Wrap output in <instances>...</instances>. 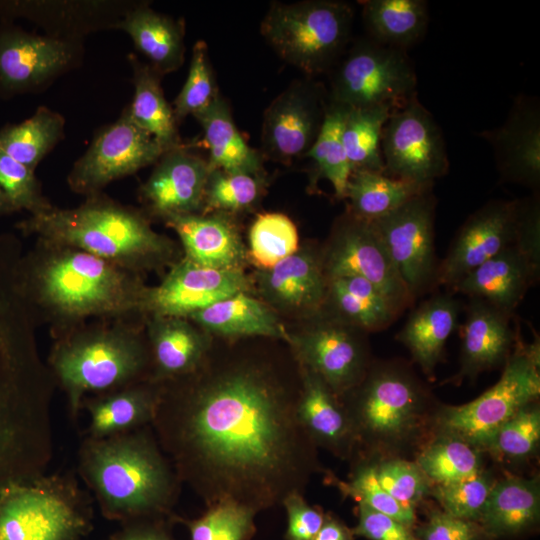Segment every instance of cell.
Instances as JSON below:
<instances>
[{
    "instance_id": "f35d334b",
    "label": "cell",
    "mask_w": 540,
    "mask_h": 540,
    "mask_svg": "<svg viewBox=\"0 0 540 540\" xmlns=\"http://www.w3.org/2000/svg\"><path fill=\"white\" fill-rule=\"evenodd\" d=\"M433 188V183L420 184L386 176L381 172H351L345 199L354 216L377 220L397 209L414 196Z\"/></svg>"
},
{
    "instance_id": "d590c367",
    "label": "cell",
    "mask_w": 540,
    "mask_h": 540,
    "mask_svg": "<svg viewBox=\"0 0 540 540\" xmlns=\"http://www.w3.org/2000/svg\"><path fill=\"white\" fill-rule=\"evenodd\" d=\"M134 94L127 105L131 119L149 133L166 151L182 145L172 105L165 98L161 79L150 65L130 53Z\"/></svg>"
},
{
    "instance_id": "8992f818",
    "label": "cell",
    "mask_w": 540,
    "mask_h": 540,
    "mask_svg": "<svg viewBox=\"0 0 540 540\" xmlns=\"http://www.w3.org/2000/svg\"><path fill=\"white\" fill-rule=\"evenodd\" d=\"M357 448L397 453L416 444L433 424L430 391L400 360L371 362L363 378L339 397Z\"/></svg>"
},
{
    "instance_id": "f546056e",
    "label": "cell",
    "mask_w": 540,
    "mask_h": 540,
    "mask_svg": "<svg viewBox=\"0 0 540 540\" xmlns=\"http://www.w3.org/2000/svg\"><path fill=\"white\" fill-rule=\"evenodd\" d=\"M115 30L129 35L146 62L162 77L177 71L185 60V23L136 0Z\"/></svg>"
},
{
    "instance_id": "6f0895ef",
    "label": "cell",
    "mask_w": 540,
    "mask_h": 540,
    "mask_svg": "<svg viewBox=\"0 0 540 540\" xmlns=\"http://www.w3.org/2000/svg\"><path fill=\"white\" fill-rule=\"evenodd\" d=\"M112 540H172L162 529L155 526H133L125 529Z\"/></svg>"
},
{
    "instance_id": "680465c9",
    "label": "cell",
    "mask_w": 540,
    "mask_h": 540,
    "mask_svg": "<svg viewBox=\"0 0 540 540\" xmlns=\"http://www.w3.org/2000/svg\"><path fill=\"white\" fill-rule=\"evenodd\" d=\"M352 531L339 520L325 516L314 540H352Z\"/></svg>"
},
{
    "instance_id": "ee69618b",
    "label": "cell",
    "mask_w": 540,
    "mask_h": 540,
    "mask_svg": "<svg viewBox=\"0 0 540 540\" xmlns=\"http://www.w3.org/2000/svg\"><path fill=\"white\" fill-rule=\"evenodd\" d=\"M247 255L260 270H266L299 250V235L294 222L285 214H259L248 235Z\"/></svg>"
},
{
    "instance_id": "836d02e7",
    "label": "cell",
    "mask_w": 540,
    "mask_h": 540,
    "mask_svg": "<svg viewBox=\"0 0 540 540\" xmlns=\"http://www.w3.org/2000/svg\"><path fill=\"white\" fill-rule=\"evenodd\" d=\"M540 515V486L536 478L509 477L495 482L478 521L488 538L521 533Z\"/></svg>"
},
{
    "instance_id": "603a6c76",
    "label": "cell",
    "mask_w": 540,
    "mask_h": 540,
    "mask_svg": "<svg viewBox=\"0 0 540 540\" xmlns=\"http://www.w3.org/2000/svg\"><path fill=\"white\" fill-rule=\"evenodd\" d=\"M209 172L207 159L182 144L158 159L139 189V199L147 214L162 221L202 213Z\"/></svg>"
},
{
    "instance_id": "f1b7e54d",
    "label": "cell",
    "mask_w": 540,
    "mask_h": 540,
    "mask_svg": "<svg viewBox=\"0 0 540 540\" xmlns=\"http://www.w3.org/2000/svg\"><path fill=\"white\" fill-rule=\"evenodd\" d=\"M298 366L301 381L298 413L303 427L316 447L342 459L351 457L357 443L341 401L318 375Z\"/></svg>"
},
{
    "instance_id": "816d5d0a",
    "label": "cell",
    "mask_w": 540,
    "mask_h": 540,
    "mask_svg": "<svg viewBox=\"0 0 540 540\" xmlns=\"http://www.w3.org/2000/svg\"><path fill=\"white\" fill-rule=\"evenodd\" d=\"M0 188L18 211L29 215L45 212L53 205L43 195L35 171L0 149Z\"/></svg>"
},
{
    "instance_id": "db71d44e",
    "label": "cell",
    "mask_w": 540,
    "mask_h": 540,
    "mask_svg": "<svg viewBox=\"0 0 540 540\" xmlns=\"http://www.w3.org/2000/svg\"><path fill=\"white\" fill-rule=\"evenodd\" d=\"M287 513L286 540H314L325 516L307 503L302 493L294 492L282 502Z\"/></svg>"
},
{
    "instance_id": "2e32d148",
    "label": "cell",
    "mask_w": 540,
    "mask_h": 540,
    "mask_svg": "<svg viewBox=\"0 0 540 540\" xmlns=\"http://www.w3.org/2000/svg\"><path fill=\"white\" fill-rule=\"evenodd\" d=\"M381 153L383 174L392 178L429 184L449 170L442 131L417 95L390 114L382 131Z\"/></svg>"
},
{
    "instance_id": "6da1fadb",
    "label": "cell",
    "mask_w": 540,
    "mask_h": 540,
    "mask_svg": "<svg viewBox=\"0 0 540 540\" xmlns=\"http://www.w3.org/2000/svg\"><path fill=\"white\" fill-rule=\"evenodd\" d=\"M301 381L235 358L158 383L151 422L180 482L205 502L259 512L302 493L321 471L298 413Z\"/></svg>"
},
{
    "instance_id": "74e56055",
    "label": "cell",
    "mask_w": 540,
    "mask_h": 540,
    "mask_svg": "<svg viewBox=\"0 0 540 540\" xmlns=\"http://www.w3.org/2000/svg\"><path fill=\"white\" fill-rule=\"evenodd\" d=\"M328 303L335 317L366 333L386 329L400 316L372 283L356 276L329 280Z\"/></svg>"
},
{
    "instance_id": "bcb514c9",
    "label": "cell",
    "mask_w": 540,
    "mask_h": 540,
    "mask_svg": "<svg viewBox=\"0 0 540 540\" xmlns=\"http://www.w3.org/2000/svg\"><path fill=\"white\" fill-rule=\"evenodd\" d=\"M540 440V409L532 402L521 408L491 437L483 450L509 461H522L533 455Z\"/></svg>"
},
{
    "instance_id": "60d3db41",
    "label": "cell",
    "mask_w": 540,
    "mask_h": 540,
    "mask_svg": "<svg viewBox=\"0 0 540 540\" xmlns=\"http://www.w3.org/2000/svg\"><path fill=\"white\" fill-rule=\"evenodd\" d=\"M393 110L390 106L347 110L342 129V143L351 172L383 173L381 137L383 127Z\"/></svg>"
},
{
    "instance_id": "1f68e13d",
    "label": "cell",
    "mask_w": 540,
    "mask_h": 540,
    "mask_svg": "<svg viewBox=\"0 0 540 540\" xmlns=\"http://www.w3.org/2000/svg\"><path fill=\"white\" fill-rule=\"evenodd\" d=\"M157 398L158 383L151 380L85 398L88 437H110L151 424Z\"/></svg>"
},
{
    "instance_id": "52a82bcc",
    "label": "cell",
    "mask_w": 540,
    "mask_h": 540,
    "mask_svg": "<svg viewBox=\"0 0 540 540\" xmlns=\"http://www.w3.org/2000/svg\"><path fill=\"white\" fill-rule=\"evenodd\" d=\"M49 363L77 416L89 394L150 380V354L140 333L126 323L75 327L61 335Z\"/></svg>"
},
{
    "instance_id": "e575fe53",
    "label": "cell",
    "mask_w": 540,
    "mask_h": 540,
    "mask_svg": "<svg viewBox=\"0 0 540 540\" xmlns=\"http://www.w3.org/2000/svg\"><path fill=\"white\" fill-rule=\"evenodd\" d=\"M203 130L210 170L263 174V157L250 147L237 129L228 102L220 95L193 116Z\"/></svg>"
},
{
    "instance_id": "ffe728a7",
    "label": "cell",
    "mask_w": 540,
    "mask_h": 540,
    "mask_svg": "<svg viewBox=\"0 0 540 540\" xmlns=\"http://www.w3.org/2000/svg\"><path fill=\"white\" fill-rule=\"evenodd\" d=\"M523 209V199L492 200L472 213L439 262L436 287L451 290L476 267L516 243L521 234Z\"/></svg>"
},
{
    "instance_id": "3957f363",
    "label": "cell",
    "mask_w": 540,
    "mask_h": 540,
    "mask_svg": "<svg viewBox=\"0 0 540 540\" xmlns=\"http://www.w3.org/2000/svg\"><path fill=\"white\" fill-rule=\"evenodd\" d=\"M19 291L30 312H44L62 334L91 317L142 313L140 274L75 247L37 240L17 265Z\"/></svg>"
},
{
    "instance_id": "11a10c76",
    "label": "cell",
    "mask_w": 540,
    "mask_h": 540,
    "mask_svg": "<svg viewBox=\"0 0 540 540\" xmlns=\"http://www.w3.org/2000/svg\"><path fill=\"white\" fill-rule=\"evenodd\" d=\"M417 536L421 540H484L479 523L460 519L443 512H434L422 525Z\"/></svg>"
},
{
    "instance_id": "b9f144b4",
    "label": "cell",
    "mask_w": 540,
    "mask_h": 540,
    "mask_svg": "<svg viewBox=\"0 0 540 540\" xmlns=\"http://www.w3.org/2000/svg\"><path fill=\"white\" fill-rule=\"evenodd\" d=\"M347 110L328 101L322 128L305 156L311 161L315 178L327 179L338 199H345L351 174L342 143V129Z\"/></svg>"
},
{
    "instance_id": "8d00e7d4",
    "label": "cell",
    "mask_w": 540,
    "mask_h": 540,
    "mask_svg": "<svg viewBox=\"0 0 540 540\" xmlns=\"http://www.w3.org/2000/svg\"><path fill=\"white\" fill-rule=\"evenodd\" d=\"M362 18L373 41L407 51L423 38L429 22L424 0L361 1Z\"/></svg>"
},
{
    "instance_id": "484cf974",
    "label": "cell",
    "mask_w": 540,
    "mask_h": 540,
    "mask_svg": "<svg viewBox=\"0 0 540 540\" xmlns=\"http://www.w3.org/2000/svg\"><path fill=\"white\" fill-rule=\"evenodd\" d=\"M465 311L460 370L455 380L474 378L505 364L519 337V325L513 326L512 313L478 298H469Z\"/></svg>"
},
{
    "instance_id": "f5cc1de1",
    "label": "cell",
    "mask_w": 540,
    "mask_h": 540,
    "mask_svg": "<svg viewBox=\"0 0 540 540\" xmlns=\"http://www.w3.org/2000/svg\"><path fill=\"white\" fill-rule=\"evenodd\" d=\"M380 485L398 502L413 507L430 493L431 483L416 463L390 458L375 463Z\"/></svg>"
},
{
    "instance_id": "f6af8a7d",
    "label": "cell",
    "mask_w": 540,
    "mask_h": 540,
    "mask_svg": "<svg viewBox=\"0 0 540 540\" xmlns=\"http://www.w3.org/2000/svg\"><path fill=\"white\" fill-rule=\"evenodd\" d=\"M264 188L263 174L210 170L202 213L232 214L248 210L261 198Z\"/></svg>"
},
{
    "instance_id": "7a4b0ae2",
    "label": "cell",
    "mask_w": 540,
    "mask_h": 540,
    "mask_svg": "<svg viewBox=\"0 0 540 540\" xmlns=\"http://www.w3.org/2000/svg\"><path fill=\"white\" fill-rule=\"evenodd\" d=\"M29 316L13 268L0 251V492L44 475L52 456L49 396Z\"/></svg>"
},
{
    "instance_id": "e0dca14e",
    "label": "cell",
    "mask_w": 540,
    "mask_h": 540,
    "mask_svg": "<svg viewBox=\"0 0 540 540\" xmlns=\"http://www.w3.org/2000/svg\"><path fill=\"white\" fill-rule=\"evenodd\" d=\"M435 210L436 198L430 189L371 221L415 300L436 287Z\"/></svg>"
},
{
    "instance_id": "4316f807",
    "label": "cell",
    "mask_w": 540,
    "mask_h": 540,
    "mask_svg": "<svg viewBox=\"0 0 540 540\" xmlns=\"http://www.w3.org/2000/svg\"><path fill=\"white\" fill-rule=\"evenodd\" d=\"M163 222L179 237L184 259L214 269L243 270L247 249L231 214L178 215Z\"/></svg>"
},
{
    "instance_id": "7c38bea8",
    "label": "cell",
    "mask_w": 540,
    "mask_h": 540,
    "mask_svg": "<svg viewBox=\"0 0 540 540\" xmlns=\"http://www.w3.org/2000/svg\"><path fill=\"white\" fill-rule=\"evenodd\" d=\"M84 41L64 40L0 21V97L45 91L84 61Z\"/></svg>"
},
{
    "instance_id": "7402d4cb",
    "label": "cell",
    "mask_w": 540,
    "mask_h": 540,
    "mask_svg": "<svg viewBox=\"0 0 540 540\" xmlns=\"http://www.w3.org/2000/svg\"><path fill=\"white\" fill-rule=\"evenodd\" d=\"M136 0H0V21L26 19L51 37L84 41L115 30Z\"/></svg>"
},
{
    "instance_id": "d6a6232c",
    "label": "cell",
    "mask_w": 540,
    "mask_h": 540,
    "mask_svg": "<svg viewBox=\"0 0 540 540\" xmlns=\"http://www.w3.org/2000/svg\"><path fill=\"white\" fill-rule=\"evenodd\" d=\"M187 319L207 334L220 337L260 336L289 342V333L271 306L248 292L222 299Z\"/></svg>"
},
{
    "instance_id": "d6986e66",
    "label": "cell",
    "mask_w": 540,
    "mask_h": 540,
    "mask_svg": "<svg viewBox=\"0 0 540 540\" xmlns=\"http://www.w3.org/2000/svg\"><path fill=\"white\" fill-rule=\"evenodd\" d=\"M310 327L289 334L298 364L318 375L339 398L363 378L369 365L363 334L335 316H323Z\"/></svg>"
},
{
    "instance_id": "5bb4252c",
    "label": "cell",
    "mask_w": 540,
    "mask_h": 540,
    "mask_svg": "<svg viewBox=\"0 0 540 540\" xmlns=\"http://www.w3.org/2000/svg\"><path fill=\"white\" fill-rule=\"evenodd\" d=\"M327 280L356 276L372 283L401 315L416 301L402 281L373 222L348 210L337 221L321 253Z\"/></svg>"
},
{
    "instance_id": "7dc6e473",
    "label": "cell",
    "mask_w": 540,
    "mask_h": 540,
    "mask_svg": "<svg viewBox=\"0 0 540 540\" xmlns=\"http://www.w3.org/2000/svg\"><path fill=\"white\" fill-rule=\"evenodd\" d=\"M220 95L207 44L198 40L192 48L186 81L172 104L177 123L180 124L188 115L194 116L205 110Z\"/></svg>"
},
{
    "instance_id": "4fadbf2b",
    "label": "cell",
    "mask_w": 540,
    "mask_h": 540,
    "mask_svg": "<svg viewBox=\"0 0 540 540\" xmlns=\"http://www.w3.org/2000/svg\"><path fill=\"white\" fill-rule=\"evenodd\" d=\"M523 222L519 239L476 267L450 290L468 298L484 300L514 314L540 272V205L536 193L523 199Z\"/></svg>"
},
{
    "instance_id": "44dd1931",
    "label": "cell",
    "mask_w": 540,
    "mask_h": 540,
    "mask_svg": "<svg viewBox=\"0 0 540 540\" xmlns=\"http://www.w3.org/2000/svg\"><path fill=\"white\" fill-rule=\"evenodd\" d=\"M251 285L243 270L214 269L182 258L171 264L159 285L147 288L141 312L189 318L222 299L249 292Z\"/></svg>"
},
{
    "instance_id": "30bf717a",
    "label": "cell",
    "mask_w": 540,
    "mask_h": 540,
    "mask_svg": "<svg viewBox=\"0 0 540 540\" xmlns=\"http://www.w3.org/2000/svg\"><path fill=\"white\" fill-rule=\"evenodd\" d=\"M83 493L66 476H41L0 492V540H77L88 527Z\"/></svg>"
},
{
    "instance_id": "9a60e30c",
    "label": "cell",
    "mask_w": 540,
    "mask_h": 540,
    "mask_svg": "<svg viewBox=\"0 0 540 540\" xmlns=\"http://www.w3.org/2000/svg\"><path fill=\"white\" fill-rule=\"evenodd\" d=\"M165 150L131 119L127 106L119 118L101 128L73 164L69 188L85 197L102 193L110 183L155 164Z\"/></svg>"
},
{
    "instance_id": "83f0119b",
    "label": "cell",
    "mask_w": 540,
    "mask_h": 540,
    "mask_svg": "<svg viewBox=\"0 0 540 540\" xmlns=\"http://www.w3.org/2000/svg\"><path fill=\"white\" fill-rule=\"evenodd\" d=\"M150 380L164 382L193 372L210 350L209 334L182 317L149 316Z\"/></svg>"
},
{
    "instance_id": "cb8c5ba5",
    "label": "cell",
    "mask_w": 540,
    "mask_h": 540,
    "mask_svg": "<svg viewBox=\"0 0 540 540\" xmlns=\"http://www.w3.org/2000/svg\"><path fill=\"white\" fill-rule=\"evenodd\" d=\"M492 146L503 182L517 183L536 191L540 183V107L536 98L519 95L505 120L479 133Z\"/></svg>"
},
{
    "instance_id": "277c9868",
    "label": "cell",
    "mask_w": 540,
    "mask_h": 540,
    "mask_svg": "<svg viewBox=\"0 0 540 540\" xmlns=\"http://www.w3.org/2000/svg\"><path fill=\"white\" fill-rule=\"evenodd\" d=\"M16 226L38 241L75 247L137 274L168 264L175 253L173 242L152 228L145 213L103 193L76 208L53 206L29 215Z\"/></svg>"
},
{
    "instance_id": "ac0fdd59",
    "label": "cell",
    "mask_w": 540,
    "mask_h": 540,
    "mask_svg": "<svg viewBox=\"0 0 540 540\" xmlns=\"http://www.w3.org/2000/svg\"><path fill=\"white\" fill-rule=\"evenodd\" d=\"M328 105L323 85L310 77L293 81L263 113L261 155L291 164L305 158L319 132Z\"/></svg>"
},
{
    "instance_id": "91938a15",
    "label": "cell",
    "mask_w": 540,
    "mask_h": 540,
    "mask_svg": "<svg viewBox=\"0 0 540 540\" xmlns=\"http://www.w3.org/2000/svg\"><path fill=\"white\" fill-rule=\"evenodd\" d=\"M19 212L0 188V218Z\"/></svg>"
},
{
    "instance_id": "d4e9b609",
    "label": "cell",
    "mask_w": 540,
    "mask_h": 540,
    "mask_svg": "<svg viewBox=\"0 0 540 540\" xmlns=\"http://www.w3.org/2000/svg\"><path fill=\"white\" fill-rule=\"evenodd\" d=\"M256 282L269 306L308 316L325 308L328 280L321 253L314 250L299 249L273 267L260 270Z\"/></svg>"
},
{
    "instance_id": "f907efd6",
    "label": "cell",
    "mask_w": 540,
    "mask_h": 540,
    "mask_svg": "<svg viewBox=\"0 0 540 540\" xmlns=\"http://www.w3.org/2000/svg\"><path fill=\"white\" fill-rule=\"evenodd\" d=\"M494 483L491 475L481 470L457 482L435 485L430 493L445 513L478 523Z\"/></svg>"
},
{
    "instance_id": "8fae6325",
    "label": "cell",
    "mask_w": 540,
    "mask_h": 540,
    "mask_svg": "<svg viewBox=\"0 0 540 540\" xmlns=\"http://www.w3.org/2000/svg\"><path fill=\"white\" fill-rule=\"evenodd\" d=\"M328 101L347 109L390 106L417 95V76L407 51L359 39L333 66Z\"/></svg>"
},
{
    "instance_id": "7bdbcfd3",
    "label": "cell",
    "mask_w": 540,
    "mask_h": 540,
    "mask_svg": "<svg viewBox=\"0 0 540 540\" xmlns=\"http://www.w3.org/2000/svg\"><path fill=\"white\" fill-rule=\"evenodd\" d=\"M416 464L435 485L457 482L482 470L480 450L449 435H436L422 449Z\"/></svg>"
},
{
    "instance_id": "ba28073f",
    "label": "cell",
    "mask_w": 540,
    "mask_h": 540,
    "mask_svg": "<svg viewBox=\"0 0 540 540\" xmlns=\"http://www.w3.org/2000/svg\"><path fill=\"white\" fill-rule=\"evenodd\" d=\"M354 9L337 0L272 3L263 17V38L286 63L308 77L333 68L351 39Z\"/></svg>"
},
{
    "instance_id": "681fc988",
    "label": "cell",
    "mask_w": 540,
    "mask_h": 540,
    "mask_svg": "<svg viewBox=\"0 0 540 540\" xmlns=\"http://www.w3.org/2000/svg\"><path fill=\"white\" fill-rule=\"evenodd\" d=\"M343 495L354 498L401 524L411 527L416 520L414 508L394 499L378 482L375 463L360 464L348 482L337 481Z\"/></svg>"
},
{
    "instance_id": "9f6ffc18",
    "label": "cell",
    "mask_w": 540,
    "mask_h": 540,
    "mask_svg": "<svg viewBox=\"0 0 540 540\" xmlns=\"http://www.w3.org/2000/svg\"><path fill=\"white\" fill-rule=\"evenodd\" d=\"M358 504L359 519L358 524L351 530L353 535L369 540H416L409 527L366 504Z\"/></svg>"
},
{
    "instance_id": "ab89813d",
    "label": "cell",
    "mask_w": 540,
    "mask_h": 540,
    "mask_svg": "<svg viewBox=\"0 0 540 540\" xmlns=\"http://www.w3.org/2000/svg\"><path fill=\"white\" fill-rule=\"evenodd\" d=\"M64 136L63 115L47 106H39L31 117L0 129V149L35 171Z\"/></svg>"
},
{
    "instance_id": "5b68a950",
    "label": "cell",
    "mask_w": 540,
    "mask_h": 540,
    "mask_svg": "<svg viewBox=\"0 0 540 540\" xmlns=\"http://www.w3.org/2000/svg\"><path fill=\"white\" fill-rule=\"evenodd\" d=\"M79 472L103 513L112 519L168 511L180 484L146 426L100 439L87 437L79 451Z\"/></svg>"
},
{
    "instance_id": "4dcf8cb0",
    "label": "cell",
    "mask_w": 540,
    "mask_h": 540,
    "mask_svg": "<svg viewBox=\"0 0 540 540\" xmlns=\"http://www.w3.org/2000/svg\"><path fill=\"white\" fill-rule=\"evenodd\" d=\"M460 302L452 294H436L420 303L408 316L397 339L428 377L441 361L445 344L458 326Z\"/></svg>"
},
{
    "instance_id": "c3c4849f",
    "label": "cell",
    "mask_w": 540,
    "mask_h": 540,
    "mask_svg": "<svg viewBox=\"0 0 540 540\" xmlns=\"http://www.w3.org/2000/svg\"><path fill=\"white\" fill-rule=\"evenodd\" d=\"M257 512L235 503H218L186 525L191 540H250L255 532Z\"/></svg>"
},
{
    "instance_id": "9c48e42d",
    "label": "cell",
    "mask_w": 540,
    "mask_h": 540,
    "mask_svg": "<svg viewBox=\"0 0 540 540\" xmlns=\"http://www.w3.org/2000/svg\"><path fill=\"white\" fill-rule=\"evenodd\" d=\"M539 394V340L528 344L519 335L497 383L471 402L438 408L432 425L436 435L453 436L483 450L494 433Z\"/></svg>"
}]
</instances>
